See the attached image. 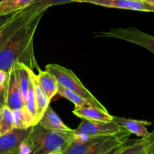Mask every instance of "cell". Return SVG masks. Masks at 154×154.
Segmentation results:
<instances>
[{"mask_svg": "<svg viewBox=\"0 0 154 154\" xmlns=\"http://www.w3.org/2000/svg\"><path fill=\"white\" fill-rule=\"evenodd\" d=\"M44 14L35 17L0 48V70L8 72L15 63H23L32 71L39 69L35 57L34 37Z\"/></svg>", "mask_w": 154, "mask_h": 154, "instance_id": "6da1fadb", "label": "cell"}, {"mask_svg": "<svg viewBox=\"0 0 154 154\" xmlns=\"http://www.w3.org/2000/svg\"><path fill=\"white\" fill-rule=\"evenodd\" d=\"M74 132H57L44 129L38 123L30 128L29 139L32 154L63 153L73 140Z\"/></svg>", "mask_w": 154, "mask_h": 154, "instance_id": "7a4b0ae2", "label": "cell"}, {"mask_svg": "<svg viewBox=\"0 0 154 154\" xmlns=\"http://www.w3.org/2000/svg\"><path fill=\"white\" fill-rule=\"evenodd\" d=\"M130 135L127 132L113 136L91 137L84 142L72 141L62 154H104L124 144Z\"/></svg>", "mask_w": 154, "mask_h": 154, "instance_id": "3957f363", "label": "cell"}, {"mask_svg": "<svg viewBox=\"0 0 154 154\" xmlns=\"http://www.w3.org/2000/svg\"><path fill=\"white\" fill-rule=\"evenodd\" d=\"M45 70L52 74L57 79L59 85L64 88L75 92L78 95L84 98L90 105L99 108L103 111L107 109L93 94L90 90L84 87L79 78L71 69L58 64H48L45 66Z\"/></svg>", "mask_w": 154, "mask_h": 154, "instance_id": "277c9868", "label": "cell"}, {"mask_svg": "<svg viewBox=\"0 0 154 154\" xmlns=\"http://www.w3.org/2000/svg\"><path fill=\"white\" fill-rule=\"evenodd\" d=\"M49 8L40 2H33L26 8L17 11L9 22L0 30V48L20 29L39 14L45 13Z\"/></svg>", "mask_w": 154, "mask_h": 154, "instance_id": "5b68a950", "label": "cell"}, {"mask_svg": "<svg viewBox=\"0 0 154 154\" xmlns=\"http://www.w3.org/2000/svg\"><path fill=\"white\" fill-rule=\"evenodd\" d=\"M94 37L120 39L142 47L154 54V35L144 32L135 27L111 28L108 31L96 33Z\"/></svg>", "mask_w": 154, "mask_h": 154, "instance_id": "8992f818", "label": "cell"}, {"mask_svg": "<svg viewBox=\"0 0 154 154\" xmlns=\"http://www.w3.org/2000/svg\"><path fill=\"white\" fill-rule=\"evenodd\" d=\"M73 132L75 134H86L90 137H99L119 135L127 132V131L114 121L105 123L82 120L78 128L73 129Z\"/></svg>", "mask_w": 154, "mask_h": 154, "instance_id": "52a82bcc", "label": "cell"}, {"mask_svg": "<svg viewBox=\"0 0 154 154\" xmlns=\"http://www.w3.org/2000/svg\"><path fill=\"white\" fill-rule=\"evenodd\" d=\"M75 2L88 3L111 8L154 12V5L147 0H77Z\"/></svg>", "mask_w": 154, "mask_h": 154, "instance_id": "ba28073f", "label": "cell"}, {"mask_svg": "<svg viewBox=\"0 0 154 154\" xmlns=\"http://www.w3.org/2000/svg\"><path fill=\"white\" fill-rule=\"evenodd\" d=\"M5 106L8 107L12 111L21 109L24 107V102L21 97L17 81L14 64L8 72L7 80L5 86Z\"/></svg>", "mask_w": 154, "mask_h": 154, "instance_id": "9c48e42d", "label": "cell"}, {"mask_svg": "<svg viewBox=\"0 0 154 154\" xmlns=\"http://www.w3.org/2000/svg\"><path fill=\"white\" fill-rule=\"evenodd\" d=\"M30 128L25 129H14L8 133L1 135L0 154H18L20 144L29 135Z\"/></svg>", "mask_w": 154, "mask_h": 154, "instance_id": "30bf717a", "label": "cell"}, {"mask_svg": "<svg viewBox=\"0 0 154 154\" xmlns=\"http://www.w3.org/2000/svg\"><path fill=\"white\" fill-rule=\"evenodd\" d=\"M113 121L120 125L130 134H134L138 137L146 138L150 134L147 127L151 126V122L120 117H114Z\"/></svg>", "mask_w": 154, "mask_h": 154, "instance_id": "8fae6325", "label": "cell"}, {"mask_svg": "<svg viewBox=\"0 0 154 154\" xmlns=\"http://www.w3.org/2000/svg\"><path fill=\"white\" fill-rule=\"evenodd\" d=\"M29 75L31 81L33 84L34 88L35 97V104H36V116H35V124L39 122L40 119L43 116L44 113L49 107L50 101L48 100L46 96V93L44 91L43 88L38 81L37 75L34 72V71L29 69Z\"/></svg>", "mask_w": 154, "mask_h": 154, "instance_id": "7c38bea8", "label": "cell"}, {"mask_svg": "<svg viewBox=\"0 0 154 154\" xmlns=\"http://www.w3.org/2000/svg\"><path fill=\"white\" fill-rule=\"evenodd\" d=\"M72 113L76 117L81 118L82 120H90V121L109 123L113 121V117H114V116L111 115L108 111H103L99 108H95L92 105L75 108Z\"/></svg>", "mask_w": 154, "mask_h": 154, "instance_id": "4fadbf2b", "label": "cell"}, {"mask_svg": "<svg viewBox=\"0 0 154 154\" xmlns=\"http://www.w3.org/2000/svg\"><path fill=\"white\" fill-rule=\"evenodd\" d=\"M38 123L44 129L51 131L72 132L73 130L63 123L60 116L50 106L47 108V110L44 113L43 116Z\"/></svg>", "mask_w": 154, "mask_h": 154, "instance_id": "5bb4252c", "label": "cell"}, {"mask_svg": "<svg viewBox=\"0 0 154 154\" xmlns=\"http://www.w3.org/2000/svg\"><path fill=\"white\" fill-rule=\"evenodd\" d=\"M153 136L154 130L150 132V135L146 138L131 140L129 143L128 139L124 144L119 147L117 151L114 154H147L149 144Z\"/></svg>", "mask_w": 154, "mask_h": 154, "instance_id": "9a60e30c", "label": "cell"}, {"mask_svg": "<svg viewBox=\"0 0 154 154\" xmlns=\"http://www.w3.org/2000/svg\"><path fill=\"white\" fill-rule=\"evenodd\" d=\"M38 81L46 93L48 100L51 102L53 98L57 94L59 84L55 77L48 71L38 69Z\"/></svg>", "mask_w": 154, "mask_h": 154, "instance_id": "2e32d148", "label": "cell"}, {"mask_svg": "<svg viewBox=\"0 0 154 154\" xmlns=\"http://www.w3.org/2000/svg\"><path fill=\"white\" fill-rule=\"evenodd\" d=\"M14 66L15 75H16L20 93L23 101L25 103L30 82V75L29 72V69L20 63H14Z\"/></svg>", "mask_w": 154, "mask_h": 154, "instance_id": "e0dca14e", "label": "cell"}, {"mask_svg": "<svg viewBox=\"0 0 154 154\" xmlns=\"http://www.w3.org/2000/svg\"><path fill=\"white\" fill-rule=\"evenodd\" d=\"M13 112L14 129H25L35 125V118L28 110L23 107L21 109L15 110Z\"/></svg>", "mask_w": 154, "mask_h": 154, "instance_id": "ac0fdd59", "label": "cell"}, {"mask_svg": "<svg viewBox=\"0 0 154 154\" xmlns=\"http://www.w3.org/2000/svg\"><path fill=\"white\" fill-rule=\"evenodd\" d=\"M33 2L34 0H2L0 2V16L19 11Z\"/></svg>", "mask_w": 154, "mask_h": 154, "instance_id": "d6986e66", "label": "cell"}, {"mask_svg": "<svg viewBox=\"0 0 154 154\" xmlns=\"http://www.w3.org/2000/svg\"><path fill=\"white\" fill-rule=\"evenodd\" d=\"M13 129V112L8 107L4 106L0 110V136Z\"/></svg>", "mask_w": 154, "mask_h": 154, "instance_id": "ffe728a7", "label": "cell"}, {"mask_svg": "<svg viewBox=\"0 0 154 154\" xmlns=\"http://www.w3.org/2000/svg\"><path fill=\"white\" fill-rule=\"evenodd\" d=\"M57 94L59 96H62V97L65 98V99H68L72 103L75 105V108H81V107H85L90 105L85 99L81 96L75 93V92L69 90L68 89L64 88L62 86H58V91H57Z\"/></svg>", "mask_w": 154, "mask_h": 154, "instance_id": "44dd1931", "label": "cell"}, {"mask_svg": "<svg viewBox=\"0 0 154 154\" xmlns=\"http://www.w3.org/2000/svg\"><path fill=\"white\" fill-rule=\"evenodd\" d=\"M24 107L28 110L29 112L34 117L35 121L36 116V104H35V97L34 88H33V84L30 78L29 85L28 93H27V98L24 103Z\"/></svg>", "mask_w": 154, "mask_h": 154, "instance_id": "7402d4cb", "label": "cell"}, {"mask_svg": "<svg viewBox=\"0 0 154 154\" xmlns=\"http://www.w3.org/2000/svg\"><path fill=\"white\" fill-rule=\"evenodd\" d=\"M32 146L29 139V135L26 138L20 143L18 148V154H32Z\"/></svg>", "mask_w": 154, "mask_h": 154, "instance_id": "603a6c76", "label": "cell"}, {"mask_svg": "<svg viewBox=\"0 0 154 154\" xmlns=\"http://www.w3.org/2000/svg\"><path fill=\"white\" fill-rule=\"evenodd\" d=\"M77 0H34V2H41L44 5L51 8V6L57 5L66 4V3L75 2Z\"/></svg>", "mask_w": 154, "mask_h": 154, "instance_id": "cb8c5ba5", "label": "cell"}, {"mask_svg": "<svg viewBox=\"0 0 154 154\" xmlns=\"http://www.w3.org/2000/svg\"><path fill=\"white\" fill-rule=\"evenodd\" d=\"M16 13V12H15ZM15 13L10 14L7 15H2V16H0V30L9 22L11 19L13 17V16L14 15Z\"/></svg>", "mask_w": 154, "mask_h": 154, "instance_id": "d4e9b609", "label": "cell"}, {"mask_svg": "<svg viewBox=\"0 0 154 154\" xmlns=\"http://www.w3.org/2000/svg\"><path fill=\"white\" fill-rule=\"evenodd\" d=\"M8 72L5 71L0 70V86L5 85L6 80H7Z\"/></svg>", "mask_w": 154, "mask_h": 154, "instance_id": "484cf974", "label": "cell"}, {"mask_svg": "<svg viewBox=\"0 0 154 154\" xmlns=\"http://www.w3.org/2000/svg\"><path fill=\"white\" fill-rule=\"evenodd\" d=\"M5 86H0V104L5 106Z\"/></svg>", "mask_w": 154, "mask_h": 154, "instance_id": "4316f807", "label": "cell"}, {"mask_svg": "<svg viewBox=\"0 0 154 154\" xmlns=\"http://www.w3.org/2000/svg\"><path fill=\"white\" fill-rule=\"evenodd\" d=\"M121 145H122V144H121ZM121 145L118 146V147H114V148H113L112 150H110V151L107 152V153H104V154H114V153H116V152L117 151V150H118V149H119V147H120Z\"/></svg>", "mask_w": 154, "mask_h": 154, "instance_id": "83f0119b", "label": "cell"}, {"mask_svg": "<svg viewBox=\"0 0 154 154\" xmlns=\"http://www.w3.org/2000/svg\"><path fill=\"white\" fill-rule=\"evenodd\" d=\"M147 2H149L150 3H151V4L154 5V0H147Z\"/></svg>", "mask_w": 154, "mask_h": 154, "instance_id": "f1b7e54d", "label": "cell"}, {"mask_svg": "<svg viewBox=\"0 0 154 154\" xmlns=\"http://www.w3.org/2000/svg\"><path fill=\"white\" fill-rule=\"evenodd\" d=\"M3 107H4V105H1V104H0V110H1L2 108H3Z\"/></svg>", "mask_w": 154, "mask_h": 154, "instance_id": "f546056e", "label": "cell"}, {"mask_svg": "<svg viewBox=\"0 0 154 154\" xmlns=\"http://www.w3.org/2000/svg\"><path fill=\"white\" fill-rule=\"evenodd\" d=\"M51 154H61V153H51Z\"/></svg>", "mask_w": 154, "mask_h": 154, "instance_id": "4dcf8cb0", "label": "cell"}, {"mask_svg": "<svg viewBox=\"0 0 154 154\" xmlns=\"http://www.w3.org/2000/svg\"><path fill=\"white\" fill-rule=\"evenodd\" d=\"M2 1V0H0V2H1Z\"/></svg>", "mask_w": 154, "mask_h": 154, "instance_id": "1f68e13d", "label": "cell"}, {"mask_svg": "<svg viewBox=\"0 0 154 154\" xmlns=\"http://www.w3.org/2000/svg\"><path fill=\"white\" fill-rule=\"evenodd\" d=\"M147 154H149V153H147Z\"/></svg>", "mask_w": 154, "mask_h": 154, "instance_id": "d6a6232c", "label": "cell"}]
</instances>
